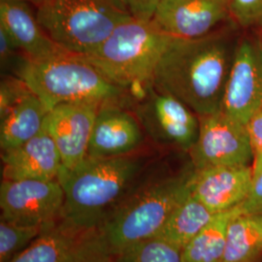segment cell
Wrapping results in <instances>:
<instances>
[{
  "instance_id": "cell-8",
  "label": "cell",
  "mask_w": 262,
  "mask_h": 262,
  "mask_svg": "<svg viewBox=\"0 0 262 262\" xmlns=\"http://www.w3.org/2000/svg\"><path fill=\"white\" fill-rule=\"evenodd\" d=\"M196 141L188 151L194 169L253 164V150L247 124L222 110L199 117Z\"/></svg>"
},
{
  "instance_id": "cell-12",
  "label": "cell",
  "mask_w": 262,
  "mask_h": 262,
  "mask_svg": "<svg viewBox=\"0 0 262 262\" xmlns=\"http://www.w3.org/2000/svg\"><path fill=\"white\" fill-rule=\"evenodd\" d=\"M228 19L227 0H162L151 21L172 37L198 39Z\"/></svg>"
},
{
  "instance_id": "cell-3",
  "label": "cell",
  "mask_w": 262,
  "mask_h": 262,
  "mask_svg": "<svg viewBox=\"0 0 262 262\" xmlns=\"http://www.w3.org/2000/svg\"><path fill=\"white\" fill-rule=\"evenodd\" d=\"M16 74L49 111L60 104L124 106L133 102L127 91L113 83L83 56L67 51L39 59L25 56Z\"/></svg>"
},
{
  "instance_id": "cell-20",
  "label": "cell",
  "mask_w": 262,
  "mask_h": 262,
  "mask_svg": "<svg viewBox=\"0 0 262 262\" xmlns=\"http://www.w3.org/2000/svg\"><path fill=\"white\" fill-rule=\"evenodd\" d=\"M245 211L243 204L214 215L211 222L183 249L185 262H223L227 228L235 215Z\"/></svg>"
},
{
  "instance_id": "cell-13",
  "label": "cell",
  "mask_w": 262,
  "mask_h": 262,
  "mask_svg": "<svg viewBox=\"0 0 262 262\" xmlns=\"http://www.w3.org/2000/svg\"><path fill=\"white\" fill-rule=\"evenodd\" d=\"M100 107L96 104L66 103L48 112L44 128L60 154L62 168H74L86 158L95 117Z\"/></svg>"
},
{
  "instance_id": "cell-18",
  "label": "cell",
  "mask_w": 262,
  "mask_h": 262,
  "mask_svg": "<svg viewBox=\"0 0 262 262\" xmlns=\"http://www.w3.org/2000/svg\"><path fill=\"white\" fill-rule=\"evenodd\" d=\"M49 112L37 95L30 92L0 118L1 151L13 150L35 137L44 128Z\"/></svg>"
},
{
  "instance_id": "cell-7",
  "label": "cell",
  "mask_w": 262,
  "mask_h": 262,
  "mask_svg": "<svg viewBox=\"0 0 262 262\" xmlns=\"http://www.w3.org/2000/svg\"><path fill=\"white\" fill-rule=\"evenodd\" d=\"M100 226L84 227L59 217L10 262H114Z\"/></svg>"
},
{
  "instance_id": "cell-15",
  "label": "cell",
  "mask_w": 262,
  "mask_h": 262,
  "mask_svg": "<svg viewBox=\"0 0 262 262\" xmlns=\"http://www.w3.org/2000/svg\"><path fill=\"white\" fill-rule=\"evenodd\" d=\"M144 141V129L135 113L124 106L106 104L99 108L88 148L91 158H114L134 154Z\"/></svg>"
},
{
  "instance_id": "cell-19",
  "label": "cell",
  "mask_w": 262,
  "mask_h": 262,
  "mask_svg": "<svg viewBox=\"0 0 262 262\" xmlns=\"http://www.w3.org/2000/svg\"><path fill=\"white\" fill-rule=\"evenodd\" d=\"M262 258V214L246 210L228 225L223 262H259Z\"/></svg>"
},
{
  "instance_id": "cell-30",
  "label": "cell",
  "mask_w": 262,
  "mask_h": 262,
  "mask_svg": "<svg viewBox=\"0 0 262 262\" xmlns=\"http://www.w3.org/2000/svg\"><path fill=\"white\" fill-rule=\"evenodd\" d=\"M26 1H28V2H30V3H33V4H35L36 6H38L41 2H43L44 0H26Z\"/></svg>"
},
{
  "instance_id": "cell-27",
  "label": "cell",
  "mask_w": 262,
  "mask_h": 262,
  "mask_svg": "<svg viewBox=\"0 0 262 262\" xmlns=\"http://www.w3.org/2000/svg\"><path fill=\"white\" fill-rule=\"evenodd\" d=\"M131 17L137 20L150 21L162 0H120Z\"/></svg>"
},
{
  "instance_id": "cell-14",
  "label": "cell",
  "mask_w": 262,
  "mask_h": 262,
  "mask_svg": "<svg viewBox=\"0 0 262 262\" xmlns=\"http://www.w3.org/2000/svg\"><path fill=\"white\" fill-rule=\"evenodd\" d=\"M190 191L214 214L242 205L251 193L253 183L252 165L214 166L192 169Z\"/></svg>"
},
{
  "instance_id": "cell-33",
  "label": "cell",
  "mask_w": 262,
  "mask_h": 262,
  "mask_svg": "<svg viewBox=\"0 0 262 262\" xmlns=\"http://www.w3.org/2000/svg\"><path fill=\"white\" fill-rule=\"evenodd\" d=\"M114 262H115V261H114Z\"/></svg>"
},
{
  "instance_id": "cell-31",
  "label": "cell",
  "mask_w": 262,
  "mask_h": 262,
  "mask_svg": "<svg viewBox=\"0 0 262 262\" xmlns=\"http://www.w3.org/2000/svg\"><path fill=\"white\" fill-rule=\"evenodd\" d=\"M260 262H262V261H260Z\"/></svg>"
},
{
  "instance_id": "cell-10",
  "label": "cell",
  "mask_w": 262,
  "mask_h": 262,
  "mask_svg": "<svg viewBox=\"0 0 262 262\" xmlns=\"http://www.w3.org/2000/svg\"><path fill=\"white\" fill-rule=\"evenodd\" d=\"M135 115L150 138L189 151L199 132V117L175 96L151 85L135 104Z\"/></svg>"
},
{
  "instance_id": "cell-5",
  "label": "cell",
  "mask_w": 262,
  "mask_h": 262,
  "mask_svg": "<svg viewBox=\"0 0 262 262\" xmlns=\"http://www.w3.org/2000/svg\"><path fill=\"white\" fill-rule=\"evenodd\" d=\"M190 174L191 171L151 183L113 209L100 227L115 256L131 245L159 234L190 194Z\"/></svg>"
},
{
  "instance_id": "cell-16",
  "label": "cell",
  "mask_w": 262,
  "mask_h": 262,
  "mask_svg": "<svg viewBox=\"0 0 262 262\" xmlns=\"http://www.w3.org/2000/svg\"><path fill=\"white\" fill-rule=\"evenodd\" d=\"M3 180H55L62 169V159L45 128L13 150L1 151Z\"/></svg>"
},
{
  "instance_id": "cell-22",
  "label": "cell",
  "mask_w": 262,
  "mask_h": 262,
  "mask_svg": "<svg viewBox=\"0 0 262 262\" xmlns=\"http://www.w3.org/2000/svg\"><path fill=\"white\" fill-rule=\"evenodd\" d=\"M115 262L185 261L181 248L159 236H154L124 249L116 255Z\"/></svg>"
},
{
  "instance_id": "cell-25",
  "label": "cell",
  "mask_w": 262,
  "mask_h": 262,
  "mask_svg": "<svg viewBox=\"0 0 262 262\" xmlns=\"http://www.w3.org/2000/svg\"><path fill=\"white\" fill-rule=\"evenodd\" d=\"M30 92L28 85L18 76L5 78L0 85V118Z\"/></svg>"
},
{
  "instance_id": "cell-6",
  "label": "cell",
  "mask_w": 262,
  "mask_h": 262,
  "mask_svg": "<svg viewBox=\"0 0 262 262\" xmlns=\"http://www.w3.org/2000/svg\"><path fill=\"white\" fill-rule=\"evenodd\" d=\"M36 17L57 46L79 56L92 54L115 28L133 19L120 0H44Z\"/></svg>"
},
{
  "instance_id": "cell-1",
  "label": "cell",
  "mask_w": 262,
  "mask_h": 262,
  "mask_svg": "<svg viewBox=\"0 0 262 262\" xmlns=\"http://www.w3.org/2000/svg\"><path fill=\"white\" fill-rule=\"evenodd\" d=\"M238 41L222 30L198 39L173 38L156 68L152 85L198 117L221 111Z\"/></svg>"
},
{
  "instance_id": "cell-21",
  "label": "cell",
  "mask_w": 262,
  "mask_h": 262,
  "mask_svg": "<svg viewBox=\"0 0 262 262\" xmlns=\"http://www.w3.org/2000/svg\"><path fill=\"white\" fill-rule=\"evenodd\" d=\"M215 215L190 191V194L176 208L157 236L183 250Z\"/></svg>"
},
{
  "instance_id": "cell-26",
  "label": "cell",
  "mask_w": 262,
  "mask_h": 262,
  "mask_svg": "<svg viewBox=\"0 0 262 262\" xmlns=\"http://www.w3.org/2000/svg\"><path fill=\"white\" fill-rule=\"evenodd\" d=\"M253 150V178L262 172V107L247 123Z\"/></svg>"
},
{
  "instance_id": "cell-17",
  "label": "cell",
  "mask_w": 262,
  "mask_h": 262,
  "mask_svg": "<svg viewBox=\"0 0 262 262\" xmlns=\"http://www.w3.org/2000/svg\"><path fill=\"white\" fill-rule=\"evenodd\" d=\"M0 26L28 58H45L64 51L48 36L26 0H0Z\"/></svg>"
},
{
  "instance_id": "cell-2",
  "label": "cell",
  "mask_w": 262,
  "mask_h": 262,
  "mask_svg": "<svg viewBox=\"0 0 262 262\" xmlns=\"http://www.w3.org/2000/svg\"><path fill=\"white\" fill-rule=\"evenodd\" d=\"M145 161L135 152L86 157L74 168L61 169L57 178L66 194L61 217L79 226H100L140 175Z\"/></svg>"
},
{
  "instance_id": "cell-11",
  "label": "cell",
  "mask_w": 262,
  "mask_h": 262,
  "mask_svg": "<svg viewBox=\"0 0 262 262\" xmlns=\"http://www.w3.org/2000/svg\"><path fill=\"white\" fill-rule=\"evenodd\" d=\"M262 107V39H239L225 85L222 111L247 124Z\"/></svg>"
},
{
  "instance_id": "cell-32",
  "label": "cell",
  "mask_w": 262,
  "mask_h": 262,
  "mask_svg": "<svg viewBox=\"0 0 262 262\" xmlns=\"http://www.w3.org/2000/svg\"><path fill=\"white\" fill-rule=\"evenodd\" d=\"M261 39H262V38H261Z\"/></svg>"
},
{
  "instance_id": "cell-9",
  "label": "cell",
  "mask_w": 262,
  "mask_h": 262,
  "mask_svg": "<svg viewBox=\"0 0 262 262\" xmlns=\"http://www.w3.org/2000/svg\"><path fill=\"white\" fill-rule=\"evenodd\" d=\"M66 194L58 179L2 180L1 219L17 224L48 225L63 211Z\"/></svg>"
},
{
  "instance_id": "cell-29",
  "label": "cell",
  "mask_w": 262,
  "mask_h": 262,
  "mask_svg": "<svg viewBox=\"0 0 262 262\" xmlns=\"http://www.w3.org/2000/svg\"><path fill=\"white\" fill-rule=\"evenodd\" d=\"M243 206L247 212L262 214V172L253 178L251 193Z\"/></svg>"
},
{
  "instance_id": "cell-4",
  "label": "cell",
  "mask_w": 262,
  "mask_h": 262,
  "mask_svg": "<svg viewBox=\"0 0 262 262\" xmlns=\"http://www.w3.org/2000/svg\"><path fill=\"white\" fill-rule=\"evenodd\" d=\"M173 38L151 20L131 19L115 28L92 54L81 56L127 91L135 105L152 85L156 68Z\"/></svg>"
},
{
  "instance_id": "cell-23",
  "label": "cell",
  "mask_w": 262,
  "mask_h": 262,
  "mask_svg": "<svg viewBox=\"0 0 262 262\" xmlns=\"http://www.w3.org/2000/svg\"><path fill=\"white\" fill-rule=\"evenodd\" d=\"M53 224V223H52ZM48 225H28L0 221V262H10L24 252Z\"/></svg>"
},
{
  "instance_id": "cell-28",
  "label": "cell",
  "mask_w": 262,
  "mask_h": 262,
  "mask_svg": "<svg viewBox=\"0 0 262 262\" xmlns=\"http://www.w3.org/2000/svg\"><path fill=\"white\" fill-rule=\"evenodd\" d=\"M21 52L16 41L9 34V32L0 26V62L2 67H6L18 52Z\"/></svg>"
},
{
  "instance_id": "cell-24",
  "label": "cell",
  "mask_w": 262,
  "mask_h": 262,
  "mask_svg": "<svg viewBox=\"0 0 262 262\" xmlns=\"http://www.w3.org/2000/svg\"><path fill=\"white\" fill-rule=\"evenodd\" d=\"M227 3L235 25L262 38V0H227Z\"/></svg>"
}]
</instances>
